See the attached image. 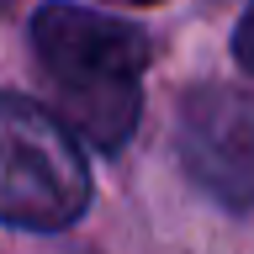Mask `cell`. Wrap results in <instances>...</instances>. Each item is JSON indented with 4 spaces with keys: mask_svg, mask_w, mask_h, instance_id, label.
Wrapping results in <instances>:
<instances>
[{
    "mask_svg": "<svg viewBox=\"0 0 254 254\" xmlns=\"http://www.w3.org/2000/svg\"><path fill=\"white\" fill-rule=\"evenodd\" d=\"M5 5H11V0H0V11H5Z\"/></svg>",
    "mask_w": 254,
    "mask_h": 254,
    "instance_id": "cell-6",
    "label": "cell"
},
{
    "mask_svg": "<svg viewBox=\"0 0 254 254\" xmlns=\"http://www.w3.org/2000/svg\"><path fill=\"white\" fill-rule=\"evenodd\" d=\"M32 59L48 111L69 127V138L101 154L122 148L138 127L148 69V43L132 21L53 0L32 16Z\"/></svg>",
    "mask_w": 254,
    "mask_h": 254,
    "instance_id": "cell-1",
    "label": "cell"
},
{
    "mask_svg": "<svg viewBox=\"0 0 254 254\" xmlns=\"http://www.w3.org/2000/svg\"><path fill=\"white\" fill-rule=\"evenodd\" d=\"M233 59H238V69H249V74H254V0H249V11L238 16V32H233Z\"/></svg>",
    "mask_w": 254,
    "mask_h": 254,
    "instance_id": "cell-4",
    "label": "cell"
},
{
    "mask_svg": "<svg viewBox=\"0 0 254 254\" xmlns=\"http://www.w3.org/2000/svg\"><path fill=\"white\" fill-rule=\"evenodd\" d=\"M175 148L186 175L212 201L233 212L254 206V90H238V85L186 90Z\"/></svg>",
    "mask_w": 254,
    "mask_h": 254,
    "instance_id": "cell-3",
    "label": "cell"
},
{
    "mask_svg": "<svg viewBox=\"0 0 254 254\" xmlns=\"http://www.w3.org/2000/svg\"><path fill=\"white\" fill-rule=\"evenodd\" d=\"M90 206L85 148L48 106L0 90V222L59 233Z\"/></svg>",
    "mask_w": 254,
    "mask_h": 254,
    "instance_id": "cell-2",
    "label": "cell"
},
{
    "mask_svg": "<svg viewBox=\"0 0 254 254\" xmlns=\"http://www.w3.org/2000/svg\"><path fill=\"white\" fill-rule=\"evenodd\" d=\"M127 5H159V0H127Z\"/></svg>",
    "mask_w": 254,
    "mask_h": 254,
    "instance_id": "cell-5",
    "label": "cell"
}]
</instances>
